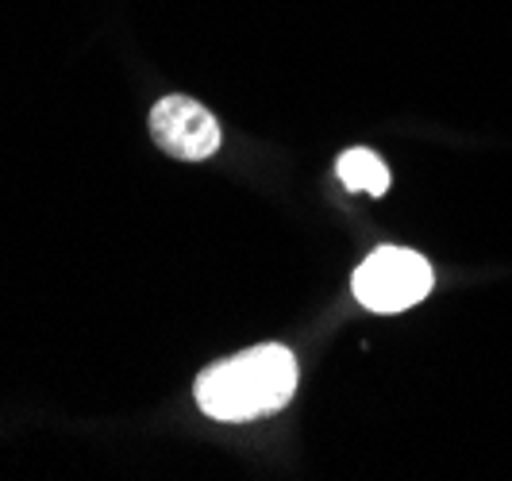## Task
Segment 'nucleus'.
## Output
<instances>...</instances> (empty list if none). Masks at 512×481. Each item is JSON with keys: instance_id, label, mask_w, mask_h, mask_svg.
Wrapping results in <instances>:
<instances>
[{"instance_id": "7ed1b4c3", "label": "nucleus", "mask_w": 512, "mask_h": 481, "mask_svg": "<svg viewBox=\"0 0 512 481\" xmlns=\"http://www.w3.org/2000/svg\"><path fill=\"white\" fill-rule=\"evenodd\" d=\"M151 139L178 162H205L220 151L224 131L205 104L174 93L151 108Z\"/></svg>"}, {"instance_id": "f257e3e1", "label": "nucleus", "mask_w": 512, "mask_h": 481, "mask_svg": "<svg viewBox=\"0 0 512 481\" xmlns=\"http://www.w3.org/2000/svg\"><path fill=\"white\" fill-rule=\"evenodd\" d=\"M297 358L282 343H258L205 366L193 381L197 408L220 424H247L278 412L297 393Z\"/></svg>"}, {"instance_id": "f03ea898", "label": "nucleus", "mask_w": 512, "mask_h": 481, "mask_svg": "<svg viewBox=\"0 0 512 481\" xmlns=\"http://www.w3.org/2000/svg\"><path fill=\"white\" fill-rule=\"evenodd\" d=\"M436 285V270L424 254L409 247H378L370 258H362L359 270L351 274V293L370 312H405L420 304Z\"/></svg>"}, {"instance_id": "20e7f679", "label": "nucleus", "mask_w": 512, "mask_h": 481, "mask_svg": "<svg viewBox=\"0 0 512 481\" xmlns=\"http://www.w3.org/2000/svg\"><path fill=\"white\" fill-rule=\"evenodd\" d=\"M335 174L351 193H366V197L389 193V166L382 162V154H374L370 147H351V151L339 154Z\"/></svg>"}]
</instances>
